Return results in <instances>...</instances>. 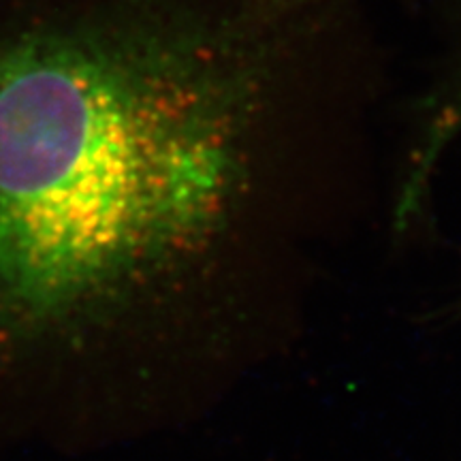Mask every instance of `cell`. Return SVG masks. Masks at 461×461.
I'll list each match as a JSON object with an SVG mask.
<instances>
[{
    "label": "cell",
    "mask_w": 461,
    "mask_h": 461,
    "mask_svg": "<svg viewBox=\"0 0 461 461\" xmlns=\"http://www.w3.org/2000/svg\"><path fill=\"white\" fill-rule=\"evenodd\" d=\"M267 84L257 43L188 3L0 32V316L48 325L210 250L248 190Z\"/></svg>",
    "instance_id": "6da1fadb"
},
{
    "label": "cell",
    "mask_w": 461,
    "mask_h": 461,
    "mask_svg": "<svg viewBox=\"0 0 461 461\" xmlns=\"http://www.w3.org/2000/svg\"><path fill=\"white\" fill-rule=\"evenodd\" d=\"M258 5H269V7H293V5H305L314 3V0H252Z\"/></svg>",
    "instance_id": "7a4b0ae2"
}]
</instances>
